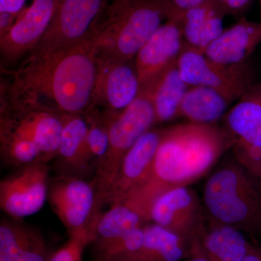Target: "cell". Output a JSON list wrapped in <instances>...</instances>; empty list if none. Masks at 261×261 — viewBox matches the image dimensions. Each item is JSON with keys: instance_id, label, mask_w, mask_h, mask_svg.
Returning <instances> with one entry per match:
<instances>
[{"instance_id": "obj_1", "label": "cell", "mask_w": 261, "mask_h": 261, "mask_svg": "<svg viewBox=\"0 0 261 261\" xmlns=\"http://www.w3.org/2000/svg\"><path fill=\"white\" fill-rule=\"evenodd\" d=\"M97 70L94 37L29 55L2 82L0 97L62 115L86 114L92 107Z\"/></svg>"}, {"instance_id": "obj_2", "label": "cell", "mask_w": 261, "mask_h": 261, "mask_svg": "<svg viewBox=\"0 0 261 261\" xmlns=\"http://www.w3.org/2000/svg\"><path fill=\"white\" fill-rule=\"evenodd\" d=\"M234 142L228 130L215 124L190 122L163 128L152 173L143 186L156 197L187 186L205 174Z\"/></svg>"}, {"instance_id": "obj_3", "label": "cell", "mask_w": 261, "mask_h": 261, "mask_svg": "<svg viewBox=\"0 0 261 261\" xmlns=\"http://www.w3.org/2000/svg\"><path fill=\"white\" fill-rule=\"evenodd\" d=\"M65 115L0 97V152L15 168L56 158Z\"/></svg>"}, {"instance_id": "obj_4", "label": "cell", "mask_w": 261, "mask_h": 261, "mask_svg": "<svg viewBox=\"0 0 261 261\" xmlns=\"http://www.w3.org/2000/svg\"><path fill=\"white\" fill-rule=\"evenodd\" d=\"M166 20L160 0H113L94 36L98 59L133 61Z\"/></svg>"}, {"instance_id": "obj_5", "label": "cell", "mask_w": 261, "mask_h": 261, "mask_svg": "<svg viewBox=\"0 0 261 261\" xmlns=\"http://www.w3.org/2000/svg\"><path fill=\"white\" fill-rule=\"evenodd\" d=\"M260 193L245 170L228 161L215 170L206 182L204 205L211 222L253 233L260 228Z\"/></svg>"}, {"instance_id": "obj_6", "label": "cell", "mask_w": 261, "mask_h": 261, "mask_svg": "<svg viewBox=\"0 0 261 261\" xmlns=\"http://www.w3.org/2000/svg\"><path fill=\"white\" fill-rule=\"evenodd\" d=\"M155 125L149 86L141 87L138 97L124 111L111 118L109 147L106 157L96 169L93 182L97 208L114 182L122 161L128 151L145 132Z\"/></svg>"}, {"instance_id": "obj_7", "label": "cell", "mask_w": 261, "mask_h": 261, "mask_svg": "<svg viewBox=\"0 0 261 261\" xmlns=\"http://www.w3.org/2000/svg\"><path fill=\"white\" fill-rule=\"evenodd\" d=\"M177 64L183 80L190 87H209L222 94L230 102L240 99L255 82L250 61L223 64L211 60L205 53L184 44Z\"/></svg>"}, {"instance_id": "obj_8", "label": "cell", "mask_w": 261, "mask_h": 261, "mask_svg": "<svg viewBox=\"0 0 261 261\" xmlns=\"http://www.w3.org/2000/svg\"><path fill=\"white\" fill-rule=\"evenodd\" d=\"M108 5V0H58L47 32L29 55L72 47L92 39Z\"/></svg>"}, {"instance_id": "obj_9", "label": "cell", "mask_w": 261, "mask_h": 261, "mask_svg": "<svg viewBox=\"0 0 261 261\" xmlns=\"http://www.w3.org/2000/svg\"><path fill=\"white\" fill-rule=\"evenodd\" d=\"M49 168L37 163L17 168L0 181V207L16 219L37 214L45 204L49 190Z\"/></svg>"}, {"instance_id": "obj_10", "label": "cell", "mask_w": 261, "mask_h": 261, "mask_svg": "<svg viewBox=\"0 0 261 261\" xmlns=\"http://www.w3.org/2000/svg\"><path fill=\"white\" fill-rule=\"evenodd\" d=\"M47 199L70 235L91 228L97 216L95 187L85 178L57 176L49 181Z\"/></svg>"}, {"instance_id": "obj_11", "label": "cell", "mask_w": 261, "mask_h": 261, "mask_svg": "<svg viewBox=\"0 0 261 261\" xmlns=\"http://www.w3.org/2000/svg\"><path fill=\"white\" fill-rule=\"evenodd\" d=\"M97 60L92 108H96L112 118L124 111L138 97L141 89L138 73L135 60Z\"/></svg>"}, {"instance_id": "obj_12", "label": "cell", "mask_w": 261, "mask_h": 261, "mask_svg": "<svg viewBox=\"0 0 261 261\" xmlns=\"http://www.w3.org/2000/svg\"><path fill=\"white\" fill-rule=\"evenodd\" d=\"M58 0H33L24 9L14 25L0 37L2 63L9 65L28 56L42 39L48 27Z\"/></svg>"}, {"instance_id": "obj_13", "label": "cell", "mask_w": 261, "mask_h": 261, "mask_svg": "<svg viewBox=\"0 0 261 261\" xmlns=\"http://www.w3.org/2000/svg\"><path fill=\"white\" fill-rule=\"evenodd\" d=\"M150 219L188 243L204 226L200 200L188 186L174 187L159 196L151 208Z\"/></svg>"}, {"instance_id": "obj_14", "label": "cell", "mask_w": 261, "mask_h": 261, "mask_svg": "<svg viewBox=\"0 0 261 261\" xmlns=\"http://www.w3.org/2000/svg\"><path fill=\"white\" fill-rule=\"evenodd\" d=\"M162 134L163 128H150L132 146L123 158L103 204L112 205L121 202L147 181Z\"/></svg>"}, {"instance_id": "obj_15", "label": "cell", "mask_w": 261, "mask_h": 261, "mask_svg": "<svg viewBox=\"0 0 261 261\" xmlns=\"http://www.w3.org/2000/svg\"><path fill=\"white\" fill-rule=\"evenodd\" d=\"M181 24L167 20L149 37L135 57L141 87L152 84L173 62L183 48Z\"/></svg>"}, {"instance_id": "obj_16", "label": "cell", "mask_w": 261, "mask_h": 261, "mask_svg": "<svg viewBox=\"0 0 261 261\" xmlns=\"http://www.w3.org/2000/svg\"><path fill=\"white\" fill-rule=\"evenodd\" d=\"M151 208L138 192H132L125 200L111 205L107 212L96 216L91 226L93 243L111 241L143 227L151 221Z\"/></svg>"}, {"instance_id": "obj_17", "label": "cell", "mask_w": 261, "mask_h": 261, "mask_svg": "<svg viewBox=\"0 0 261 261\" xmlns=\"http://www.w3.org/2000/svg\"><path fill=\"white\" fill-rule=\"evenodd\" d=\"M88 123L85 114L65 115L56 158L58 176L84 178L95 171L87 145Z\"/></svg>"}, {"instance_id": "obj_18", "label": "cell", "mask_w": 261, "mask_h": 261, "mask_svg": "<svg viewBox=\"0 0 261 261\" xmlns=\"http://www.w3.org/2000/svg\"><path fill=\"white\" fill-rule=\"evenodd\" d=\"M260 42L261 20L257 23L243 18L233 27L224 30L206 48L205 55L217 63L240 64L249 61Z\"/></svg>"}, {"instance_id": "obj_19", "label": "cell", "mask_w": 261, "mask_h": 261, "mask_svg": "<svg viewBox=\"0 0 261 261\" xmlns=\"http://www.w3.org/2000/svg\"><path fill=\"white\" fill-rule=\"evenodd\" d=\"M226 15L215 0H205L189 10L180 22L185 44L205 53L224 32L223 20Z\"/></svg>"}, {"instance_id": "obj_20", "label": "cell", "mask_w": 261, "mask_h": 261, "mask_svg": "<svg viewBox=\"0 0 261 261\" xmlns=\"http://www.w3.org/2000/svg\"><path fill=\"white\" fill-rule=\"evenodd\" d=\"M235 140L261 149V84H255L238 99L226 118Z\"/></svg>"}, {"instance_id": "obj_21", "label": "cell", "mask_w": 261, "mask_h": 261, "mask_svg": "<svg viewBox=\"0 0 261 261\" xmlns=\"http://www.w3.org/2000/svg\"><path fill=\"white\" fill-rule=\"evenodd\" d=\"M177 61L173 62L152 84L147 85L150 86L155 124L166 123L179 116L182 100L190 88L182 79Z\"/></svg>"}, {"instance_id": "obj_22", "label": "cell", "mask_w": 261, "mask_h": 261, "mask_svg": "<svg viewBox=\"0 0 261 261\" xmlns=\"http://www.w3.org/2000/svg\"><path fill=\"white\" fill-rule=\"evenodd\" d=\"M204 253L210 261H243L250 245L241 230L233 226L214 224L198 233Z\"/></svg>"}, {"instance_id": "obj_23", "label": "cell", "mask_w": 261, "mask_h": 261, "mask_svg": "<svg viewBox=\"0 0 261 261\" xmlns=\"http://www.w3.org/2000/svg\"><path fill=\"white\" fill-rule=\"evenodd\" d=\"M230 102L209 87L197 86L187 90L180 108V115L191 123L214 124L224 116Z\"/></svg>"}, {"instance_id": "obj_24", "label": "cell", "mask_w": 261, "mask_h": 261, "mask_svg": "<svg viewBox=\"0 0 261 261\" xmlns=\"http://www.w3.org/2000/svg\"><path fill=\"white\" fill-rule=\"evenodd\" d=\"M188 243L159 225H145L143 244L135 261H180L187 255Z\"/></svg>"}, {"instance_id": "obj_25", "label": "cell", "mask_w": 261, "mask_h": 261, "mask_svg": "<svg viewBox=\"0 0 261 261\" xmlns=\"http://www.w3.org/2000/svg\"><path fill=\"white\" fill-rule=\"evenodd\" d=\"M40 236V233L23 225L2 221L0 261H18L20 253Z\"/></svg>"}, {"instance_id": "obj_26", "label": "cell", "mask_w": 261, "mask_h": 261, "mask_svg": "<svg viewBox=\"0 0 261 261\" xmlns=\"http://www.w3.org/2000/svg\"><path fill=\"white\" fill-rule=\"evenodd\" d=\"M144 241V226L96 245L95 261H135Z\"/></svg>"}, {"instance_id": "obj_27", "label": "cell", "mask_w": 261, "mask_h": 261, "mask_svg": "<svg viewBox=\"0 0 261 261\" xmlns=\"http://www.w3.org/2000/svg\"><path fill=\"white\" fill-rule=\"evenodd\" d=\"M85 116L88 123L87 149L96 171L108 152L111 118L96 108L90 109Z\"/></svg>"}, {"instance_id": "obj_28", "label": "cell", "mask_w": 261, "mask_h": 261, "mask_svg": "<svg viewBox=\"0 0 261 261\" xmlns=\"http://www.w3.org/2000/svg\"><path fill=\"white\" fill-rule=\"evenodd\" d=\"M70 237L68 243L49 257L48 261H82L86 247L93 243L92 229L85 228Z\"/></svg>"}, {"instance_id": "obj_29", "label": "cell", "mask_w": 261, "mask_h": 261, "mask_svg": "<svg viewBox=\"0 0 261 261\" xmlns=\"http://www.w3.org/2000/svg\"><path fill=\"white\" fill-rule=\"evenodd\" d=\"M47 249L42 236L20 253L18 261H48Z\"/></svg>"}, {"instance_id": "obj_30", "label": "cell", "mask_w": 261, "mask_h": 261, "mask_svg": "<svg viewBox=\"0 0 261 261\" xmlns=\"http://www.w3.org/2000/svg\"><path fill=\"white\" fill-rule=\"evenodd\" d=\"M187 255V261H210L206 257L201 247L198 233L192 237L191 240L189 241Z\"/></svg>"}, {"instance_id": "obj_31", "label": "cell", "mask_w": 261, "mask_h": 261, "mask_svg": "<svg viewBox=\"0 0 261 261\" xmlns=\"http://www.w3.org/2000/svg\"><path fill=\"white\" fill-rule=\"evenodd\" d=\"M27 0H0V13H9L18 17L25 8Z\"/></svg>"}, {"instance_id": "obj_32", "label": "cell", "mask_w": 261, "mask_h": 261, "mask_svg": "<svg viewBox=\"0 0 261 261\" xmlns=\"http://www.w3.org/2000/svg\"><path fill=\"white\" fill-rule=\"evenodd\" d=\"M252 0H225L221 7L226 14L235 15L246 9Z\"/></svg>"}, {"instance_id": "obj_33", "label": "cell", "mask_w": 261, "mask_h": 261, "mask_svg": "<svg viewBox=\"0 0 261 261\" xmlns=\"http://www.w3.org/2000/svg\"><path fill=\"white\" fill-rule=\"evenodd\" d=\"M18 17L6 13H0V37H3L14 25Z\"/></svg>"}, {"instance_id": "obj_34", "label": "cell", "mask_w": 261, "mask_h": 261, "mask_svg": "<svg viewBox=\"0 0 261 261\" xmlns=\"http://www.w3.org/2000/svg\"><path fill=\"white\" fill-rule=\"evenodd\" d=\"M243 261H261V247L250 245L249 251Z\"/></svg>"}, {"instance_id": "obj_35", "label": "cell", "mask_w": 261, "mask_h": 261, "mask_svg": "<svg viewBox=\"0 0 261 261\" xmlns=\"http://www.w3.org/2000/svg\"><path fill=\"white\" fill-rule=\"evenodd\" d=\"M204 1H205V0H192V8L196 6V5L201 4Z\"/></svg>"}, {"instance_id": "obj_36", "label": "cell", "mask_w": 261, "mask_h": 261, "mask_svg": "<svg viewBox=\"0 0 261 261\" xmlns=\"http://www.w3.org/2000/svg\"><path fill=\"white\" fill-rule=\"evenodd\" d=\"M257 179H258L259 181V190H260V192L261 193V168L260 170V173H259L258 177H257Z\"/></svg>"}, {"instance_id": "obj_37", "label": "cell", "mask_w": 261, "mask_h": 261, "mask_svg": "<svg viewBox=\"0 0 261 261\" xmlns=\"http://www.w3.org/2000/svg\"><path fill=\"white\" fill-rule=\"evenodd\" d=\"M259 225H260V228H261V199H260V212H259Z\"/></svg>"}, {"instance_id": "obj_38", "label": "cell", "mask_w": 261, "mask_h": 261, "mask_svg": "<svg viewBox=\"0 0 261 261\" xmlns=\"http://www.w3.org/2000/svg\"><path fill=\"white\" fill-rule=\"evenodd\" d=\"M259 1H260V7H261V0H259Z\"/></svg>"}]
</instances>
